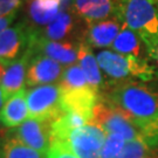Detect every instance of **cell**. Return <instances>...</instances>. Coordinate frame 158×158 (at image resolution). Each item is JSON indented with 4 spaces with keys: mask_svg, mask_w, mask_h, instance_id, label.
<instances>
[{
    "mask_svg": "<svg viewBox=\"0 0 158 158\" xmlns=\"http://www.w3.org/2000/svg\"><path fill=\"white\" fill-rule=\"evenodd\" d=\"M129 117L144 136L158 141V87L123 82L104 97Z\"/></svg>",
    "mask_w": 158,
    "mask_h": 158,
    "instance_id": "obj_1",
    "label": "cell"
},
{
    "mask_svg": "<svg viewBox=\"0 0 158 158\" xmlns=\"http://www.w3.org/2000/svg\"><path fill=\"white\" fill-rule=\"evenodd\" d=\"M115 18L139 36L147 51L158 41V0H118Z\"/></svg>",
    "mask_w": 158,
    "mask_h": 158,
    "instance_id": "obj_2",
    "label": "cell"
},
{
    "mask_svg": "<svg viewBox=\"0 0 158 158\" xmlns=\"http://www.w3.org/2000/svg\"><path fill=\"white\" fill-rule=\"evenodd\" d=\"M96 57L101 70L114 80L135 79L142 82H150L158 79V68L150 64L142 56L102 51Z\"/></svg>",
    "mask_w": 158,
    "mask_h": 158,
    "instance_id": "obj_3",
    "label": "cell"
},
{
    "mask_svg": "<svg viewBox=\"0 0 158 158\" xmlns=\"http://www.w3.org/2000/svg\"><path fill=\"white\" fill-rule=\"evenodd\" d=\"M91 123L102 128L107 134L123 136L127 142L141 137L139 128L118 108L113 106L106 98L101 100V96L94 109Z\"/></svg>",
    "mask_w": 158,
    "mask_h": 158,
    "instance_id": "obj_4",
    "label": "cell"
},
{
    "mask_svg": "<svg viewBox=\"0 0 158 158\" xmlns=\"http://www.w3.org/2000/svg\"><path fill=\"white\" fill-rule=\"evenodd\" d=\"M26 98L29 118L52 122L63 114L60 103L61 91L57 85L33 87L27 90Z\"/></svg>",
    "mask_w": 158,
    "mask_h": 158,
    "instance_id": "obj_5",
    "label": "cell"
},
{
    "mask_svg": "<svg viewBox=\"0 0 158 158\" xmlns=\"http://www.w3.org/2000/svg\"><path fill=\"white\" fill-rule=\"evenodd\" d=\"M106 137L107 132L104 130L90 123L72 130L63 144L79 158H101Z\"/></svg>",
    "mask_w": 158,
    "mask_h": 158,
    "instance_id": "obj_6",
    "label": "cell"
},
{
    "mask_svg": "<svg viewBox=\"0 0 158 158\" xmlns=\"http://www.w3.org/2000/svg\"><path fill=\"white\" fill-rule=\"evenodd\" d=\"M28 52L31 54H40L61 63L62 66H72L77 62L79 44L73 41H54L39 35L36 28L31 36Z\"/></svg>",
    "mask_w": 158,
    "mask_h": 158,
    "instance_id": "obj_7",
    "label": "cell"
},
{
    "mask_svg": "<svg viewBox=\"0 0 158 158\" xmlns=\"http://www.w3.org/2000/svg\"><path fill=\"white\" fill-rule=\"evenodd\" d=\"M33 27L27 21H20L0 33V61L11 63L28 51Z\"/></svg>",
    "mask_w": 158,
    "mask_h": 158,
    "instance_id": "obj_8",
    "label": "cell"
},
{
    "mask_svg": "<svg viewBox=\"0 0 158 158\" xmlns=\"http://www.w3.org/2000/svg\"><path fill=\"white\" fill-rule=\"evenodd\" d=\"M63 70L64 66L61 63L40 54H31L26 75V85L33 88L38 85H54L60 81Z\"/></svg>",
    "mask_w": 158,
    "mask_h": 158,
    "instance_id": "obj_9",
    "label": "cell"
},
{
    "mask_svg": "<svg viewBox=\"0 0 158 158\" xmlns=\"http://www.w3.org/2000/svg\"><path fill=\"white\" fill-rule=\"evenodd\" d=\"M28 147L40 152L48 153L51 148V122L36 118L26 119L21 125L10 130Z\"/></svg>",
    "mask_w": 158,
    "mask_h": 158,
    "instance_id": "obj_10",
    "label": "cell"
},
{
    "mask_svg": "<svg viewBox=\"0 0 158 158\" xmlns=\"http://www.w3.org/2000/svg\"><path fill=\"white\" fill-rule=\"evenodd\" d=\"M61 91V108L63 113H76L85 115L88 118L93 119V113L97 102L100 100V93L93 89L90 85Z\"/></svg>",
    "mask_w": 158,
    "mask_h": 158,
    "instance_id": "obj_11",
    "label": "cell"
},
{
    "mask_svg": "<svg viewBox=\"0 0 158 158\" xmlns=\"http://www.w3.org/2000/svg\"><path fill=\"white\" fill-rule=\"evenodd\" d=\"M118 0H72L75 14L88 25L116 15Z\"/></svg>",
    "mask_w": 158,
    "mask_h": 158,
    "instance_id": "obj_12",
    "label": "cell"
},
{
    "mask_svg": "<svg viewBox=\"0 0 158 158\" xmlns=\"http://www.w3.org/2000/svg\"><path fill=\"white\" fill-rule=\"evenodd\" d=\"M63 4L64 0H29L26 21L33 28H44L63 12Z\"/></svg>",
    "mask_w": 158,
    "mask_h": 158,
    "instance_id": "obj_13",
    "label": "cell"
},
{
    "mask_svg": "<svg viewBox=\"0 0 158 158\" xmlns=\"http://www.w3.org/2000/svg\"><path fill=\"white\" fill-rule=\"evenodd\" d=\"M122 27L123 23L117 18L90 23L88 25L85 41L90 47L95 48L111 47Z\"/></svg>",
    "mask_w": 158,
    "mask_h": 158,
    "instance_id": "obj_14",
    "label": "cell"
},
{
    "mask_svg": "<svg viewBox=\"0 0 158 158\" xmlns=\"http://www.w3.org/2000/svg\"><path fill=\"white\" fill-rule=\"evenodd\" d=\"M29 59H31V53L27 51L23 56L7 64L6 73L0 83L5 94L6 101L20 90L25 89Z\"/></svg>",
    "mask_w": 158,
    "mask_h": 158,
    "instance_id": "obj_15",
    "label": "cell"
},
{
    "mask_svg": "<svg viewBox=\"0 0 158 158\" xmlns=\"http://www.w3.org/2000/svg\"><path fill=\"white\" fill-rule=\"evenodd\" d=\"M27 90L23 89L10 97L0 110V121L6 129H15L29 118Z\"/></svg>",
    "mask_w": 158,
    "mask_h": 158,
    "instance_id": "obj_16",
    "label": "cell"
},
{
    "mask_svg": "<svg viewBox=\"0 0 158 158\" xmlns=\"http://www.w3.org/2000/svg\"><path fill=\"white\" fill-rule=\"evenodd\" d=\"M77 63L85 74V79L93 89L100 93V89L103 85V76L97 57L93 53L91 47L85 41L79 42V54Z\"/></svg>",
    "mask_w": 158,
    "mask_h": 158,
    "instance_id": "obj_17",
    "label": "cell"
},
{
    "mask_svg": "<svg viewBox=\"0 0 158 158\" xmlns=\"http://www.w3.org/2000/svg\"><path fill=\"white\" fill-rule=\"evenodd\" d=\"M39 35L54 41H66L76 31V20L69 12H61L49 25L41 29H36Z\"/></svg>",
    "mask_w": 158,
    "mask_h": 158,
    "instance_id": "obj_18",
    "label": "cell"
},
{
    "mask_svg": "<svg viewBox=\"0 0 158 158\" xmlns=\"http://www.w3.org/2000/svg\"><path fill=\"white\" fill-rule=\"evenodd\" d=\"M46 156L47 153L28 147L11 131H7V134L0 138V158H45Z\"/></svg>",
    "mask_w": 158,
    "mask_h": 158,
    "instance_id": "obj_19",
    "label": "cell"
},
{
    "mask_svg": "<svg viewBox=\"0 0 158 158\" xmlns=\"http://www.w3.org/2000/svg\"><path fill=\"white\" fill-rule=\"evenodd\" d=\"M143 42L139 36L129 27L123 25L118 35L114 41L111 49L119 54L124 55H134V56H141Z\"/></svg>",
    "mask_w": 158,
    "mask_h": 158,
    "instance_id": "obj_20",
    "label": "cell"
},
{
    "mask_svg": "<svg viewBox=\"0 0 158 158\" xmlns=\"http://www.w3.org/2000/svg\"><path fill=\"white\" fill-rule=\"evenodd\" d=\"M57 85L60 90H72V89H80L88 87L89 83L79 63H75L64 68L62 76L57 82Z\"/></svg>",
    "mask_w": 158,
    "mask_h": 158,
    "instance_id": "obj_21",
    "label": "cell"
},
{
    "mask_svg": "<svg viewBox=\"0 0 158 158\" xmlns=\"http://www.w3.org/2000/svg\"><path fill=\"white\" fill-rule=\"evenodd\" d=\"M152 150H155V147L151 143L142 137H137L127 142L122 151L115 158H143Z\"/></svg>",
    "mask_w": 158,
    "mask_h": 158,
    "instance_id": "obj_22",
    "label": "cell"
},
{
    "mask_svg": "<svg viewBox=\"0 0 158 158\" xmlns=\"http://www.w3.org/2000/svg\"><path fill=\"white\" fill-rule=\"evenodd\" d=\"M127 139L118 134H107L101 151V158H115L124 148Z\"/></svg>",
    "mask_w": 158,
    "mask_h": 158,
    "instance_id": "obj_23",
    "label": "cell"
},
{
    "mask_svg": "<svg viewBox=\"0 0 158 158\" xmlns=\"http://www.w3.org/2000/svg\"><path fill=\"white\" fill-rule=\"evenodd\" d=\"M47 155L49 158H79L73 151L68 149L66 144L59 142H52Z\"/></svg>",
    "mask_w": 158,
    "mask_h": 158,
    "instance_id": "obj_24",
    "label": "cell"
},
{
    "mask_svg": "<svg viewBox=\"0 0 158 158\" xmlns=\"http://www.w3.org/2000/svg\"><path fill=\"white\" fill-rule=\"evenodd\" d=\"M25 0H0V17L18 13Z\"/></svg>",
    "mask_w": 158,
    "mask_h": 158,
    "instance_id": "obj_25",
    "label": "cell"
},
{
    "mask_svg": "<svg viewBox=\"0 0 158 158\" xmlns=\"http://www.w3.org/2000/svg\"><path fill=\"white\" fill-rule=\"evenodd\" d=\"M18 13H13L10 15H6V17H0V33L2 31L7 29L8 27H11L12 23L14 21V19L17 18Z\"/></svg>",
    "mask_w": 158,
    "mask_h": 158,
    "instance_id": "obj_26",
    "label": "cell"
},
{
    "mask_svg": "<svg viewBox=\"0 0 158 158\" xmlns=\"http://www.w3.org/2000/svg\"><path fill=\"white\" fill-rule=\"evenodd\" d=\"M147 53H148V55H149V56L158 63V41L152 46V47H151V48H150V49H148Z\"/></svg>",
    "mask_w": 158,
    "mask_h": 158,
    "instance_id": "obj_27",
    "label": "cell"
},
{
    "mask_svg": "<svg viewBox=\"0 0 158 158\" xmlns=\"http://www.w3.org/2000/svg\"><path fill=\"white\" fill-rule=\"evenodd\" d=\"M7 64L8 63H5L2 61H0V83H1V80L4 77V75L6 73V68H7Z\"/></svg>",
    "mask_w": 158,
    "mask_h": 158,
    "instance_id": "obj_28",
    "label": "cell"
},
{
    "mask_svg": "<svg viewBox=\"0 0 158 158\" xmlns=\"http://www.w3.org/2000/svg\"><path fill=\"white\" fill-rule=\"evenodd\" d=\"M5 102H6L5 94H4V90H2V88H1V85H0V110L2 109L4 104H5Z\"/></svg>",
    "mask_w": 158,
    "mask_h": 158,
    "instance_id": "obj_29",
    "label": "cell"
},
{
    "mask_svg": "<svg viewBox=\"0 0 158 158\" xmlns=\"http://www.w3.org/2000/svg\"><path fill=\"white\" fill-rule=\"evenodd\" d=\"M143 158H158V149L152 150L150 153H148L147 156H144Z\"/></svg>",
    "mask_w": 158,
    "mask_h": 158,
    "instance_id": "obj_30",
    "label": "cell"
},
{
    "mask_svg": "<svg viewBox=\"0 0 158 158\" xmlns=\"http://www.w3.org/2000/svg\"><path fill=\"white\" fill-rule=\"evenodd\" d=\"M7 134V129H6L5 127L2 125V123H1V121H0V138H2L4 136Z\"/></svg>",
    "mask_w": 158,
    "mask_h": 158,
    "instance_id": "obj_31",
    "label": "cell"
},
{
    "mask_svg": "<svg viewBox=\"0 0 158 158\" xmlns=\"http://www.w3.org/2000/svg\"><path fill=\"white\" fill-rule=\"evenodd\" d=\"M45 158H49V157H48V155H47V156H46V157Z\"/></svg>",
    "mask_w": 158,
    "mask_h": 158,
    "instance_id": "obj_32",
    "label": "cell"
}]
</instances>
